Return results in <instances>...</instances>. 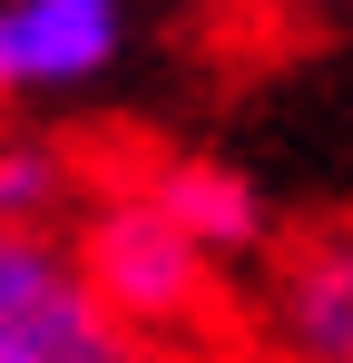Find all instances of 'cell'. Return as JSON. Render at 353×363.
<instances>
[{"mask_svg":"<svg viewBox=\"0 0 353 363\" xmlns=\"http://www.w3.org/2000/svg\"><path fill=\"white\" fill-rule=\"evenodd\" d=\"M255 324L285 363H353V216H324L275 245Z\"/></svg>","mask_w":353,"mask_h":363,"instance_id":"3957f363","label":"cell"},{"mask_svg":"<svg viewBox=\"0 0 353 363\" xmlns=\"http://www.w3.org/2000/svg\"><path fill=\"white\" fill-rule=\"evenodd\" d=\"M138 196H147V206H157L206 265H235V255H255V245L275 236V206H265L255 177L226 167V157H157Z\"/></svg>","mask_w":353,"mask_h":363,"instance_id":"277c9868","label":"cell"},{"mask_svg":"<svg viewBox=\"0 0 353 363\" xmlns=\"http://www.w3.org/2000/svg\"><path fill=\"white\" fill-rule=\"evenodd\" d=\"M0 363H157L147 344H128L99 304L79 295V275L59 265L20 314H0Z\"/></svg>","mask_w":353,"mask_h":363,"instance_id":"5b68a950","label":"cell"},{"mask_svg":"<svg viewBox=\"0 0 353 363\" xmlns=\"http://www.w3.org/2000/svg\"><path fill=\"white\" fill-rule=\"evenodd\" d=\"M128 60V0H0V108L79 99Z\"/></svg>","mask_w":353,"mask_h":363,"instance_id":"7a4b0ae2","label":"cell"},{"mask_svg":"<svg viewBox=\"0 0 353 363\" xmlns=\"http://www.w3.org/2000/svg\"><path fill=\"white\" fill-rule=\"evenodd\" d=\"M69 206H79L69 147L40 138V128H10V138H0V236H50Z\"/></svg>","mask_w":353,"mask_h":363,"instance_id":"8992f818","label":"cell"},{"mask_svg":"<svg viewBox=\"0 0 353 363\" xmlns=\"http://www.w3.org/2000/svg\"><path fill=\"white\" fill-rule=\"evenodd\" d=\"M59 265H69V255H59V236H0V314H20V304L40 295Z\"/></svg>","mask_w":353,"mask_h":363,"instance_id":"52a82bcc","label":"cell"},{"mask_svg":"<svg viewBox=\"0 0 353 363\" xmlns=\"http://www.w3.org/2000/svg\"><path fill=\"white\" fill-rule=\"evenodd\" d=\"M69 255V275H79V295L108 314L128 344H167V334H196L206 314H216V285H226V265H206L196 245L176 236L167 216L128 186V196H99L89 216H79V236L59 245Z\"/></svg>","mask_w":353,"mask_h":363,"instance_id":"6da1fadb","label":"cell"}]
</instances>
